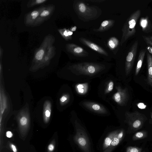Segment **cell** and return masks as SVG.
Returning a JSON list of instances; mask_svg holds the SVG:
<instances>
[{"label": "cell", "instance_id": "1", "mask_svg": "<svg viewBox=\"0 0 152 152\" xmlns=\"http://www.w3.org/2000/svg\"><path fill=\"white\" fill-rule=\"evenodd\" d=\"M111 66L109 64L93 62L71 64L66 68V78L75 83L91 81L105 75Z\"/></svg>", "mask_w": 152, "mask_h": 152}, {"label": "cell", "instance_id": "2", "mask_svg": "<svg viewBox=\"0 0 152 152\" xmlns=\"http://www.w3.org/2000/svg\"><path fill=\"white\" fill-rule=\"evenodd\" d=\"M129 97L128 88L123 87L117 82L115 91L106 102L111 106L115 113L118 115L121 109L127 106Z\"/></svg>", "mask_w": 152, "mask_h": 152}, {"label": "cell", "instance_id": "3", "mask_svg": "<svg viewBox=\"0 0 152 152\" xmlns=\"http://www.w3.org/2000/svg\"><path fill=\"white\" fill-rule=\"evenodd\" d=\"M117 80L112 75H107L103 77L97 89V94L101 99L106 102L114 93Z\"/></svg>", "mask_w": 152, "mask_h": 152}, {"label": "cell", "instance_id": "4", "mask_svg": "<svg viewBox=\"0 0 152 152\" xmlns=\"http://www.w3.org/2000/svg\"><path fill=\"white\" fill-rule=\"evenodd\" d=\"M141 15V10H137L127 19L122 29V35L120 42L121 45L135 35L136 32V24Z\"/></svg>", "mask_w": 152, "mask_h": 152}, {"label": "cell", "instance_id": "5", "mask_svg": "<svg viewBox=\"0 0 152 152\" xmlns=\"http://www.w3.org/2000/svg\"><path fill=\"white\" fill-rule=\"evenodd\" d=\"M83 109L92 114L101 116H107L111 113L107 108L102 104L95 101L84 99L78 103Z\"/></svg>", "mask_w": 152, "mask_h": 152}, {"label": "cell", "instance_id": "6", "mask_svg": "<svg viewBox=\"0 0 152 152\" xmlns=\"http://www.w3.org/2000/svg\"><path fill=\"white\" fill-rule=\"evenodd\" d=\"M124 117L126 122L134 130L140 129L147 120V118L144 115L137 111L132 112L126 111L125 113Z\"/></svg>", "mask_w": 152, "mask_h": 152}, {"label": "cell", "instance_id": "7", "mask_svg": "<svg viewBox=\"0 0 152 152\" xmlns=\"http://www.w3.org/2000/svg\"><path fill=\"white\" fill-rule=\"evenodd\" d=\"M55 41V37L49 34L45 37L40 47L36 50L32 61L34 65L43 59L47 51L52 46Z\"/></svg>", "mask_w": 152, "mask_h": 152}, {"label": "cell", "instance_id": "8", "mask_svg": "<svg viewBox=\"0 0 152 152\" xmlns=\"http://www.w3.org/2000/svg\"><path fill=\"white\" fill-rule=\"evenodd\" d=\"M19 130L21 136L25 137L26 135L30 125V117L27 107L22 109L17 116Z\"/></svg>", "mask_w": 152, "mask_h": 152}, {"label": "cell", "instance_id": "9", "mask_svg": "<svg viewBox=\"0 0 152 152\" xmlns=\"http://www.w3.org/2000/svg\"><path fill=\"white\" fill-rule=\"evenodd\" d=\"M2 76H0V125L2 126L3 120L5 116L9 113L10 103L7 94L4 89L2 82Z\"/></svg>", "mask_w": 152, "mask_h": 152}, {"label": "cell", "instance_id": "10", "mask_svg": "<svg viewBox=\"0 0 152 152\" xmlns=\"http://www.w3.org/2000/svg\"><path fill=\"white\" fill-rule=\"evenodd\" d=\"M75 8L79 16L87 19L96 17L98 12L95 8L88 6L82 2H77L75 5Z\"/></svg>", "mask_w": 152, "mask_h": 152}, {"label": "cell", "instance_id": "11", "mask_svg": "<svg viewBox=\"0 0 152 152\" xmlns=\"http://www.w3.org/2000/svg\"><path fill=\"white\" fill-rule=\"evenodd\" d=\"M138 42L135 41L130 48L127 55L125 63L124 74L127 76L130 73L133 66L137 53Z\"/></svg>", "mask_w": 152, "mask_h": 152}, {"label": "cell", "instance_id": "12", "mask_svg": "<svg viewBox=\"0 0 152 152\" xmlns=\"http://www.w3.org/2000/svg\"><path fill=\"white\" fill-rule=\"evenodd\" d=\"M55 9V5L53 4L47 5L46 8L41 12L32 27L39 26L49 19L53 15Z\"/></svg>", "mask_w": 152, "mask_h": 152}, {"label": "cell", "instance_id": "13", "mask_svg": "<svg viewBox=\"0 0 152 152\" xmlns=\"http://www.w3.org/2000/svg\"><path fill=\"white\" fill-rule=\"evenodd\" d=\"M47 5H42L26 14L24 18V22L27 26L31 27L41 12L46 7Z\"/></svg>", "mask_w": 152, "mask_h": 152}, {"label": "cell", "instance_id": "14", "mask_svg": "<svg viewBox=\"0 0 152 152\" xmlns=\"http://www.w3.org/2000/svg\"><path fill=\"white\" fill-rule=\"evenodd\" d=\"M91 81L75 83L73 85L74 91L79 96L87 95L91 90L90 83Z\"/></svg>", "mask_w": 152, "mask_h": 152}, {"label": "cell", "instance_id": "15", "mask_svg": "<svg viewBox=\"0 0 152 152\" xmlns=\"http://www.w3.org/2000/svg\"><path fill=\"white\" fill-rule=\"evenodd\" d=\"M55 54L56 48L53 45L47 51L42 60L33 66V69H39L47 66L49 64L51 60L54 56Z\"/></svg>", "mask_w": 152, "mask_h": 152}, {"label": "cell", "instance_id": "16", "mask_svg": "<svg viewBox=\"0 0 152 152\" xmlns=\"http://www.w3.org/2000/svg\"><path fill=\"white\" fill-rule=\"evenodd\" d=\"M74 100V96L70 88L62 93L59 99L60 105L62 107H67L71 104Z\"/></svg>", "mask_w": 152, "mask_h": 152}, {"label": "cell", "instance_id": "17", "mask_svg": "<svg viewBox=\"0 0 152 152\" xmlns=\"http://www.w3.org/2000/svg\"><path fill=\"white\" fill-rule=\"evenodd\" d=\"M66 48L69 52L79 57H85L88 55V53L82 48L72 43L66 45Z\"/></svg>", "mask_w": 152, "mask_h": 152}, {"label": "cell", "instance_id": "18", "mask_svg": "<svg viewBox=\"0 0 152 152\" xmlns=\"http://www.w3.org/2000/svg\"><path fill=\"white\" fill-rule=\"evenodd\" d=\"M52 103L49 100H45L44 103L43 110V118L44 123H48L51 115Z\"/></svg>", "mask_w": 152, "mask_h": 152}, {"label": "cell", "instance_id": "19", "mask_svg": "<svg viewBox=\"0 0 152 152\" xmlns=\"http://www.w3.org/2000/svg\"><path fill=\"white\" fill-rule=\"evenodd\" d=\"M79 41L81 42L94 50L103 55L107 56V53L101 47L83 38H80Z\"/></svg>", "mask_w": 152, "mask_h": 152}, {"label": "cell", "instance_id": "20", "mask_svg": "<svg viewBox=\"0 0 152 152\" xmlns=\"http://www.w3.org/2000/svg\"><path fill=\"white\" fill-rule=\"evenodd\" d=\"M139 24L143 32L148 33L152 32V24L148 16L141 18Z\"/></svg>", "mask_w": 152, "mask_h": 152}, {"label": "cell", "instance_id": "21", "mask_svg": "<svg viewBox=\"0 0 152 152\" xmlns=\"http://www.w3.org/2000/svg\"><path fill=\"white\" fill-rule=\"evenodd\" d=\"M148 67L147 82L152 86V56L148 53L147 54Z\"/></svg>", "mask_w": 152, "mask_h": 152}, {"label": "cell", "instance_id": "22", "mask_svg": "<svg viewBox=\"0 0 152 152\" xmlns=\"http://www.w3.org/2000/svg\"><path fill=\"white\" fill-rule=\"evenodd\" d=\"M146 50L145 49L142 50L140 52L137 59V66L135 69V75H137L141 69L142 66Z\"/></svg>", "mask_w": 152, "mask_h": 152}, {"label": "cell", "instance_id": "23", "mask_svg": "<svg viewBox=\"0 0 152 152\" xmlns=\"http://www.w3.org/2000/svg\"><path fill=\"white\" fill-rule=\"evenodd\" d=\"M114 21L111 20H105L101 23L99 27L94 30L96 31L102 32L107 30L112 26L114 23Z\"/></svg>", "mask_w": 152, "mask_h": 152}, {"label": "cell", "instance_id": "24", "mask_svg": "<svg viewBox=\"0 0 152 152\" xmlns=\"http://www.w3.org/2000/svg\"><path fill=\"white\" fill-rule=\"evenodd\" d=\"M148 135L147 132L145 131H142L136 133L132 137L133 140H136L145 138Z\"/></svg>", "mask_w": 152, "mask_h": 152}, {"label": "cell", "instance_id": "25", "mask_svg": "<svg viewBox=\"0 0 152 152\" xmlns=\"http://www.w3.org/2000/svg\"><path fill=\"white\" fill-rule=\"evenodd\" d=\"M47 0H29L27 4V6L28 8L42 4L47 1Z\"/></svg>", "mask_w": 152, "mask_h": 152}, {"label": "cell", "instance_id": "26", "mask_svg": "<svg viewBox=\"0 0 152 152\" xmlns=\"http://www.w3.org/2000/svg\"><path fill=\"white\" fill-rule=\"evenodd\" d=\"M119 43V41L116 38L112 37L109 40L108 45L110 49H113L118 45Z\"/></svg>", "mask_w": 152, "mask_h": 152}, {"label": "cell", "instance_id": "27", "mask_svg": "<svg viewBox=\"0 0 152 152\" xmlns=\"http://www.w3.org/2000/svg\"><path fill=\"white\" fill-rule=\"evenodd\" d=\"M69 29L65 28L60 29L58 30V31L61 36L66 40L68 41L72 39L71 36H69L68 34Z\"/></svg>", "mask_w": 152, "mask_h": 152}, {"label": "cell", "instance_id": "28", "mask_svg": "<svg viewBox=\"0 0 152 152\" xmlns=\"http://www.w3.org/2000/svg\"><path fill=\"white\" fill-rule=\"evenodd\" d=\"M126 152H145L140 148L130 146L127 148Z\"/></svg>", "mask_w": 152, "mask_h": 152}, {"label": "cell", "instance_id": "29", "mask_svg": "<svg viewBox=\"0 0 152 152\" xmlns=\"http://www.w3.org/2000/svg\"><path fill=\"white\" fill-rule=\"evenodd\" d=\"M142 36L145 42L149 46L152 47V35L151 36L142 35Z\"/></svg>", "mask_w": 152, "mask_h": 152}, {"label": "cell", "instance_id": "30", "mask_svg": "<svg viewBox=\"0 0 152 152\" xmlns=\"http://www.w3.org/2000/svg\"><path fill=\"white\" fill-rule=\"evenodd\" d=\"M55 148L54 142L52 141L48 145V152H52Z\"/></svg>", "mask_w": 152, "mask_h": 152}, {"label": "cell", "instance_id": "31", "mask_svg": "<svg viewBox=\"0 0 152 152\" xmlns=\"http://www.w3.org/2000/svg\"><path fill=\"white\" fill-rule=\"evenodd\" d=\"M78 142L79 144L82 146H84L86 144V140L83 137H81L79 138Z\"/></svg>", "mask_w": 152, "mask_h": 152}, {"label": "cell", "instance_id": "32", "mask_svg": "<svg viewBox=\"0 0 152 152\" xmlns=\"http://www.w3.org/2000/svg\"><path fill=\"white\" fill-rule=\"evenodd\" d=\"M121 139L119 138L118 136L114 138V140L111 142V145L113 146L117 145Z\"/></svg>", "mask_w": 152, "mask_h": 152}, {"label": "cell", "instance_id": "33", "mask_svg": "<svg viewBox=\"0 0 152 152\" xmlns=\"http://www.w3.org/2000/svg\"><path fill=\"white\" fill-rule=\"evenodd\" d=\"M111 142L112 140L111 139L110 137H107L105 140L104 144L106 146H108L110 145Z\"/></svg>", "mask_w": 152, "mask_h": 152}, {"label": "cell", "instance_id": "34", "mask_svg": "<svg viewBox=\"0 0 152 152\" xmlns=\"http://www.w3.org/2000/svg\"><path fill=\"white\" fill-rule=\"evenodd\" d=\"M10 147L13 152H17V149L15 145L12 144H10Z\"/></svg>", "mask_w": 152, "mask_h": 152}, {"label": "cell", "instance_id": "35", "mask_svg": "<svg viewBox=\"0 0 152 152\" xmlns=\"http://www.w3.org/2000/svg\"><path fill=\"white\" fill-rule=\"evenodd\" d=\"M6 135L7 137L11 138L12 137L13 134L11 132L8 131L6 132Z\"/></svg>", "mask_w": 152, "mask_h": 152}, {"label": "cell", "instance_id": "36", "mask_svg": "<svg viewBox=\"0 0 152 152\" xmlns=\"http://www.w3.org/2000/svg\"><path fill=\"white\" fill-rule=\"evenodd\" d=\"M146 48L148 52L152 54V47L148 45L146 47Z\"/></svg>", "mask_w": 152, "mask_h": 152}, {"label": "cell", "instance_id": "37", "mask_svg": "<svg viewBox=\"0 0 152 152\" xmlns=\"http://www.w3.org/2000/svg\"><path fill=\"white\" fill-rule=\"evenodd\" d=\"M3 50L2 48H1V47L0 46V60H1L2 57V56H3Z\"/></svg>", "mask_w": 152, "mask_h": 152}, {"label": "cell", "instance_id": "38", "mask_svg": "<svg viewBox=\"0 0 152 152\" xmlns=\"http://www.w3.org/2000/svg\"><path fill=\"white\" fill-rule=\"evenodd\" d=\"M77 29V27L75 26H74L73 27H72L70 29V30L72 31H75Z\"/></svg>", "mask_w": 152, "mask_h": 152}, {"label": "cell", "instance_id": "39", "mask_svg": "<svg viewBox=\"0 0 152 152\" xmlns=\"http://www.w3.org/2000/svg\"><path fill=\"white\" fill-rule=\"evenodd\" d=\"M150 114H151V118L152 119V113L151 112Z\"/></svg>", "mask_w": 152, "mask_h": 152}]
</instances>
